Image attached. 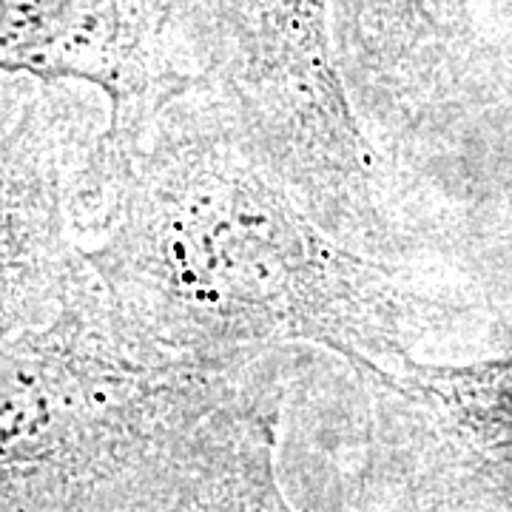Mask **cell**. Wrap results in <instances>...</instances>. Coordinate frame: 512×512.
<instances>
[{
    "label": "cell",
    "mask_w": 512,
    "mask_h": 512,
    "mask_svg": "<svg viewBox=\"0 0 512 512\" xmlns=\"http://www.w3.org/2000/svg\"><path fill=\"white\" fill-rule=\"evenodd\" d=\"M80 205L103 217L83 248L100 285L183 356L311 345L376 373L413 359L447 313L390 259L330 234L205 83L165 106Z\"/></svg>",
    "instance_id": "6da1fadb"
},
{
    "label": "cell",
    "mask_w": 512,
    "mask_h": 512,
    "mask_svg": "<svg viewBox=\"0 0 512 512\" xmlns=\"http://www.w3.org/2000/svg\"><path fill=\"white\" fill-rule=\"evenodd\" d=\"M330 15L353 109L387 154L444 94L458 0H330Z\"/></svg>",
    "instance_id": "5b68a950"
},
{
    "label": "cell",
    "mask_w": 512,
    "mask_h": 512,
    "mask_svg": "<svg viewBox=\"0 0 512 512\" xmlns=\"http://www.w3.org/2000/svg\"><path fill=\"white\" fill-rule=\"evenodd\" d=\"M94 134L46 83L0 128V345L52 316L80 268L72 214Z\"/></svg>",
    "instance_id": "277c9868"
},
{
    "label": "cell",
    "mask_w": 512,
    "mask_h": 512,
    "mask_svg": "<svg viewBox=\"0 0 512 512\" xmlns=\"http://www.w3.org/2000/svg\"><path fill=\"white\" fill-rule=\"evenodd\" d=\"M205 86L330 234L359 251L396 248L387 157L353 109L330 0H194Z\"/></svg>",
    "instance_id": "7a4b0ae2"
},
{
    "label": "cell",
    "mask_w": 512,
    "mask_h": 512,
    "mask_svg": "<svg viewBox=\"0 0 512 512\" xmlns=\"http://www.w3.org/2000/svg\"><path fill=\"white\" fill-rule=\"evenodd\" d=\"M402 396L447 441L478 495L512 507V353L473 365H421L362 373Z\"/></svg>",
    "instance_id": "8992f818"
},
{
    "label": "cell",
    "mask_w": 512,
    "mask_h": 512,
    "mask_svg": "<svg viewBox=\"0 0 512 512\" xmlns=\"http://www.w3.org/2000/svg\"><path fill=\"white\" fill-rule=\"evenodd\" d=\"M194 0H0V72L86 83L106 123L80 165L86 197L137 146L157 114L205 83L191 29Z\"/></svg>",
    "instance_id": "3957f363"
}]
</instances>
